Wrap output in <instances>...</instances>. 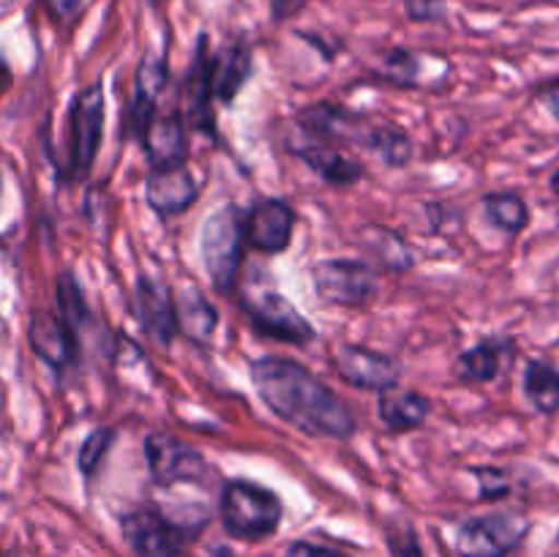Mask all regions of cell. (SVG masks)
<instances>
[{
    "instance_id": "cell-1",
    "label": "cell",
    "mask_w": 559,
    "mask_h": 557,
    "mask_svg": "<svg viewBox=\"0 0 559 557\" xmlns=\"http://www.w3.org/2000/svg\"><path fill=\"white\" fill-rule=\"evenodd\" d=\"M251 382L265 407L300 435L347 440L358 429L347 402L298 360L262 355L251 360Z\"/></svg>"
},
{
    "instance_id": "cell-2",
    "label": "cell",
    "mask_w": 559,
    "mask_h": 557,
    "mask_svg": "<svg viewBox=\"0 0 559 557\" xmlns=\"http://www.w3.org/2000/svg\"><path fill=\"white\" fill-rule=\"evenodd\" d=\"M218 517L224 530L238 541H265L278 530L284 517L282 497L254 481H227L218 497Z\"/></svg>"
},
{
    "instance_id": "cell-3",
    "label": "cell",
    "mask_w": 559,
    "mask_h": 557,
    "mask_svg": "<svg viewBox=\"0 0 559 557\" xmlns=\"http://www.w3.org/2000/svg\"><path fill=\"white\" fill-rule=\"evenodd\" d=\"M246 249V216L235 202L216 208L202 222L200 254L216 293L227 295L235 287Z\"/></svg>"
},
{
    "instance_id": "cell-4",
    "label": "cell",
    "mask_w": 559,
    "mask_h": 557,
    "mask_svg": "<svg viewBox=\"0 0 559 557\" xmlns=\"http://www.w3.org/2000/svg\"><path fill=\"white\" fill-rule=\"evenodd\" d=\"M205 524H191L158 506L131 508L120 519L126 544L136 557H183Z\"/></svg>"
},
{
    "instance_id": "cell-5",
    "label": "cell",
    "mask_w": 559,
    "mask_h": 557,
    "mask_svg": "<svg viewBox=\"0 0 559 557\" xmlns=\"http://www.w3.org/2000/svg\"><path fill=\"white\" fill-rule=\"evenodd\" d=\"M107 96L102 82H91L74 96L69 109V134H66V169L69 180H82L91 173L104 137Z\"/></svg>"
},
{
    "instance_id": "cell-6",
    "label": "cell",
    "mask_w": 559,
    "mask_h": 557,
    "mask_svg": "<svg viewBox=\"0 0 559 557\" xmlns=\"http://www.w3.org/2000/svg\"><path fill=\"white\" fill-rule=\"evenodd\" d=\"M530 519L519 511H491L467 517L456 528L459 557H506L527 538Z\"/></svg>"
},
{
    "instance_id": "cell-7",
    "label": "cell",
    "mask_w": 559,
    "mask_h": 557,
    "mask_svg": "<svg viewBox=\"0 0 559 557\" xmlns=\"http://www.w3.org/2000/svg\"><path fill=\"white\" fill-rule=\"evenodd\" d=\"M142 451H145L153 484L164 486V489L180 484H207L213 475L211 464L194 446L167 435V431H147L142 440Z\"/></svg>"
},
{
    "instance_id": "cell-8",
    "label": "cell",
    "mask_w": 559,
    "mask_h": 557,
    "mask_svg": "<svg viewBox=\"0 0 559 557\" xmlns=\"http://www.w3.org/2000/svg\"><path fill=\"white\" fill-rule=\"evenodd\" d=\"M317 298L344 309H360L377 293V273L364 260H322L311 268Z\"/></svg>"
},
{
    "instance_id": "cell-9",
    "label": "cell",
    "mask_w": 559,
    "mask_h": 557,
    "mask_svg": "<svg viewBox=\"0 0 559 557\" xmlns=\"http://www.w3.org/2000/svg\"><path fill=\"white\" fill-rule=\"evenodd\" d=\"M243 311L249 315L257 333H262L267 339H276V342L306 347V344H311L317 339L314 325L295 309L293 300L284 298L282 293H273V289L246 295Z\"/></svg>"
},
{
    "instance_id": "cell-10",
    "label": "cell",
    "mask_w": 559,
    "mask_h": 557,
    "mask_svg": "<svg viewBox=\"0 0 559 557\" xmlns=\"http://www.w3.org/2000/svg\"><path fill=\"white\" fill-rule=\"evenodd\" d=\"M333 366H336V375L347 386L377 393L396 386L399 375H402L391 355L366 347V344H338L333 349Z\"/></svg>"
},
{
    "instance_id": "cell-11",
    "label": "cell",
    "mask_w": 559,
    "mask_h": 557,
    "mask_svg": "<svg viewBox=\"0 0 559 557\" xmlns=\"http://www.w3.org/2000/svg\"><path fill=\"white\" fill-rule=\"evenodd\" d=\"M295 222L298 216L289 202L265 197L246 213V244L260 254H282L293 244Z\"/></svg>"
},
{
    "instance_id": "cell-12",
    "label": "cell",
    "mask_w": 559,
    "mask_h": 557,
    "mask_svg": "<svg viewBox=\"0 0 559 557\" xmlns=\"http://www.w3.org/2000/svg\"><path fill=\"white\" fill-rule=\"evenodd\" d=\"M136 317L147 336L162 347H169L180 336L178 311H175V295L169 284H164L156 276L136 278Z\"/></svg>"
},
{
    "instance_id": "cell-13",
    "label": "cell",
    "mask_w": 559,
    "mask_h": 557,
    "mask_svg": "<svg viewBox=\"0 0 559 557\" xmlns=\"http://www.w3.org/2000/svg\"><path fill=\"white\" fill-rule=\"evenodd\" d=\"M213 52L207 38L200 36L186 76V126L191 131L213 137L216 134V115H213Z\"/></svg>"
},
{
    "instance_id": "cell-14",
    "label": "cell",
    "mask_w": 559,
    "mask_h": 557,
    "mask_svg": "<svg viewBox=\"0 0 559 557\" xmlns=\"http://www.w3.org/2000/svg\"><path fill=\"white\" fill-rule=\"evenodd\" d=\"M200 197V183L186 164L169 169H151L145 178V202L158 218L180 216Z\"/></svg>"
},
{
    "instance_id": "cell-15",
    "label": "cell",
    "mask_w": 559,
    "mask_h": 557,
    "mask_svg": "<svg viewBox=\"0 0 559 557\" xmlns=\"http://www.w3.org/2000/svg\"><path fill=\"white\" fill-rule=\"evenodd\" d=\"M27 342L33 353L55 371L74 366L80 353V336L66 325L58 311H36L27 325Z\"/></svg>"
},
{
    "instance_id": "cell-16",
    "label": "cell",
    "mask_w": 559,
    "mask_h": 557,
    "mask_svg": "<svg viewBox=\"0 0 559 557\" xmlns=\"http://www.w3.org/2000/svg\"><path fill=\"white\" fill-rule=\"evenodd\" d=\"M169 80V71L164 58H156V55H145L136 66L134 76V98L129 104V112H126V131L129 137H134L136 142H142L147 126L156 118V102L158 93L164 91Z\"/></svg>"
},
{
    "instance_id": "cell-17",
    "label": "cell",
    "mask_w": 559,
    "mask_h": 557,
    "mask_svg": "<svg viewBox=\"0 0 559 557\" xmlns=\"http://www.w3.org/2000/svg\"><path fill=\"white\" fill-rule=\"evenodd\" d=\"M189 126L180 112L158 115L153 123L147 126L145 137H142V151H145L147 167L151 169H169L180 167L189 162V137H186Z\"/></svg>"
},
{
    "instance_id": "cell-18",
    "label": "cell",
    "mask_w": 559,
    "mask_h": 557,
    "mask_svg": "<svg viewBox=\"0 0 559 557\" xmlns=\"http://www.w3.org/2000/svg\"><path fill=\"white\" fill-rule=\"evenodd\" d=\"M300 134H304V131H300ZM289 153H295V156H298L311 173L320 175L325 183L338 186V189L355 186L360 178H364V167H360L355 158H349L347 153L336 151L333 142H322V140H314V137L304 134V140L289 145Z\"/></svg>"
},
{
    "instance_id": "cell-19",
    "label": "cell",
    "mask_w": 559,
    "mask_h": 557,
    "mask_svg": "<svg viewBox=\"0 0 559 557\" xmlns=\"http://www.w3.org/2000/svg\"><path fill=\"white\" fill-rule=\"evenodd\" d=\"M377 415L391 435H407L420 429L431 415V399L415 388L396 386L380 391L377 399Z\"/></svg>"
},
{
    "instance_id": "cell-20",
    "label": "cell",
    "mask_w": 559,
    "mask_h": 557,
    "mask_svg": "<svg viewBox=\"0 0 559 557\" xmlns=\"http://www.w3.org/2000/svg\"><path fill=\"white\" fill-rule=\"evenodd\" d=\"M511 353L513 339L486 336L453 360V375H456L459 382H467V386H486V382L497 380V375L506 366V355Z\"/></svg>"
},
{
    "instance_id": "cell-21",
    "label": "cell",
    "mask_w": 559,
    "mask_h": 557,
    "mask_svg": "<svg viewBox=\"0 0 559 557\" xmlns=\"http://www.w3.org/2000/svg\"><path fill=\"white\" fill-rule=\"evenodd\" d=\"M364 120L333 102H317L298 112V131L322 142H355Z\"/></svg>"
},
{
    "instance_id": "cell-22",
    "label": "cell",
    "mask_w": 559,
    "mask_h": 557,
    "mask_svg": "<svg viewBox=\"0 0 559 557\" xmlns=\"http://www.w3.org/2000/svg\"><path fill=\"white\" fill-rule=\"evenodd\" d=\"M175 311H178L180 333L197 347H211L218 328V309L213 300H207L200 287H183L175 298Z\"/></svg>"
},
{
    "instance_id": "cell-23",
    "label": "cell",
    "mask_w": 559,
    "mask_h": 557,
    "mask_svg": "<svg viewBox=\"0 0 559 557\" xmlns=\"http://www.w3.org/2000/svg\"><path fill=\"white\" fill-rule=\"evenodd\" d=\"M355 145L369 151L371 156H377L382 164L393 169L407 167L409 158H413V140L396 123H374V120L366 118L358 137H355Z\"/></svg>"
},
{
    "instance_id": "cell-24",
    "label": "cell",
    "mask_w": 559,
    "mask_h": 557,
    "mask_svg": "<svg viewBox=\"0 0 559 557\" xmlns=\"http://www.w3.org/2000/svg\"><path fill=\"white\" fill-rule=\"evenodd\" d=\"M251 69H254V63H251V49L246 44H233L222 52H213V91L224 107H229L235 96L243 91Z\"/></svg>"
},
{
    "instance_id": "cell-25",
    "label": "cell",
    "mask_w": 559,
    "mask_h": 557,
    "mask_svg": "<svg viewBox=\"0 0 559 557\" xmlns=\"http://www.w3.org/2000/svg\"><path fill=\"white\" fill-rule=\"evenodd\" d=\"M360 244H364V249L369 251L385 271L402 273L415 265L413 246H409L396 229L382 227V224H369V227H364V233H360Z\"/></svg>"
},
{
    "instance_id": "cell-26",
    "label": "cell",
    "mask_w": 559,
    "mask_h": 557,
    "mask_svg": "<svg viewBox=\"0 0 559 557\" xmlns=\"http://www.w3.org/2000/svg\"><path fill=\"white\" fill-rule=\"evenodd\" d=\"M524 399L533 404L535 413H559V366L546 358H533L524 366Z\"/></svg>"
},
{
    "instance_id": "cell-27",
    "label": "cell",
    "mask_w": 559,
    "mask_h": 557,
    "mask_svg": "<svg viewBox=\"0 0 559 557\" xmlns=\"http://www.w3.org/2000/svg\"><path fill=\"white\" fill-rule=\"evenodd\" d=\"M484 213L491 227L519 235L530 227V205L519 191H491L484 197Z\"/></svg>"
},
{
    "instance_id": "cell-28",
    "label": "cell",
    "mask_w": 559,
    "mask_h": 557,
    "mask_svg": "<svg viewBox=\"0 0 559 557\" xmlns=\"http://www.w3.org/2000/svg\"><path fill=\"white\" fill-rule=\"evenodd\" d=\"M55 300H58V315L80 336L82 328L91 322V309H87L80 282L71 271L58 273V278H55Z\"/></svg>"
},
{
    "instance_id": "cell-29",
    "label": "cell",
    "mask_w": 559,
    "mask_h": 557,
    "mask_svg": "<svg viewBox=\"0 0 559 557\" xmlns=\"http://www.w3.org/2000/svg\"><path fill=\"white\" fill-rule=\"evenodd\" d=\"M112 440L115 431L107 429V426H98V429H93L91 435L85 437V442L80 446V457H76L80 473L85 475V478H93V475H96L98 464L104 462L107 451L112 448Z\"/></svg>"
},
{
    "instance_id": "cell-30",
    "label": "cell",
    "mask_w": 559,
    "mask_h": 557,
    "mask_svg": "<svg viewBox=\"0 0 559 557\" xmlns=\"http://www.w3.org/2000/svg\"><path fill=\"white\" fill-rule=\"evenodd\" d=\"M382 76L399 87L418 85L420 60L413 52H407V49H391L385 60H382Z\"/></svg>"
},
{
    "instance_id": "cell-31",
    "label": "cell",
    "mask_w": 559,
    "mask_h": 557,
    "mask_svg": "<svg viewBox=\"0 0 559 557\" xmlns=\"http://www.w3.org/2000/svg\"><path fill=\"white\" fill-rule=\"evenodd\" d=\"M473 475L478 481L480 500L497 502L511 495V475H508V470L495 467V464H478V467H473Z\"/></svg>"
},
{
    "instance_id": "cell-32",
    "label": "cell",
    "mask_w": 559,
    "mask_h": 557,
    "mask_svg": "<svg viewBox=\"0 0 559 557\" xmlns=\"http://www.w3.org/2000/svg\"><path fill=\"white\" fill-rule=\"evenodd\" d=\"M385 544H388V549H391L393 557H426L424 549H420L418 535H415L413 524H404V522L388 524Z\"/></svg>"
},
{
    "instance_id": "cell-33",
    "label": "cell",
    "mask_w": 559,
    "mask_h": 557,
    "mask_svg": "<svg viewBox=\"0 0 559 557\" xmlns=\"http://www.w3.org/2000/svg\"><path fill=\"white\" fill-rule=\"evenodd\" d=\"M284 557H353V555L336 549V546L314 544V541H293V544L284 549Z\"/></svg>"
},
{
    "instance_id": "cell-34",
    "label": "cell",
    "mask_w": 559,
    "mask_h": 557,
    "mask_svg": "<svg viewBox=\"0 0 559 557\" xmlns=\"http://www.w3.org/2000/svg\"><path fill=\"white\" fill-rule=\"evenodd\" d=\"M404 11L413 22L440 20L445 11V0H404Z\"/></svg>"
},
{
    "instance_id": "cell-35",
    "label": "cell",
    "mask_w": 559,
    "mask_h": 557,
    "mask_svg": "<svg viewBox=\"0 0 559 557\" xmlns=\"http://www.w3.org/2000/svg\"><path fill=\"white\" fill-rule=\"evenodd\" d=\"M44 9L49 11V16L58 22H71L76 14H80L82 3L85 0H41Z\"/></svg>"
},
{
    "instance_id": "cell-36",
    "label": "cell",
    "mask_w": 559,
    "mask_h": 557,
    "mask_svg": "<svg viewBox=\"0 0 559 557\" xmlns=\"http://www.w3.org/2000/svg\"><path fill=\"white\" fill-rule=\"evenodd\" d=\"M535 96L540 98V104L549 109L551 118L559 123V80H549V82H544V85H538Z\"/></svg>"
},
{
    "instance_id": "cell-37",
    "label": "cell",
    "mask_w": 559,
    "mask_h": 557,
    "mask_svg": "<svg viewBox=\"0 0 559 557\" xmlns=\"http://www.w3.org/2000/svg\"><path fill=\"white\" fill-rule=\"evenodd\" d=\"M300 0H273V16L276 20H287L295 9H298Z\"/></svg>"
},
{
    "instance_id": "cell-38",
    "label": "cell",
    "mask_w": 559,
    "mask_h": 557,
    "mask_svg": "<svg viewBox=\"0 0 559 557\" xmlns=\"http://www.w3.org/2000/svg\"><path fill=\"white\" fill-rule=\"evenodd\" d=\"M9 82H11V69L5 66V60H0V91L9 87Z\"/></svg>"
},
{
    "instance_id": "cell-39",
    "label": "cell",
    "mask_w": 559,
    "mask_h": 557,
    "mask_svg": "<svg viewBox=\"0 0 559 557\" xmlns=\"http://www.w3.org/2000/svg\"><path fill=\"white\" fill-rule=\"evenodd\" d=\"M549 186H551V191H555V194L559 197V167L555 169V173H551V180H549Z\"/></svg>"
},
{
    "instance_id": "cell-40",
    "label": "cell",
    "mask_w": 559,
    "mask_h": 557,
    "mask_svg": "<svg viewBox=\"0 0 559 557\" xmlns=\"http://www.w3.org/2000/svg\"><path fill=\"white\" fill-rule=\"evenodd\" d=\"M0 557H20V555H14V552H0Z\"/></svg>"
},
{
    "instance_id": "cell-41",
    "label": "cell",
    "mask_w": 559,
    "mask_h": 557,
    "mask_svg": "<svg viewBox=\"0 0 559 557\" xmlns=\"http://www.w3.org/2000/svg\"><path fill=\"white\" fill-rule=\"evenodd\" d=\"M147 3H151V5H158V3H164V0H147Z\"/></svg>"
},
{
    "instance_id": "cell-42",
    "label": "cell",
    "mask_w": 559,
    "mask_h": 557,
    "mask_svg": "<svg viewBox=\"0 0 559 557\" xmlns=\"http://www.w3.org/2000/svg\"><path fill=\"white\" fill-rule=\"evenodd\" d=\"M0 191H3V175H0Z\"/></svg>"
}]
</instances>
